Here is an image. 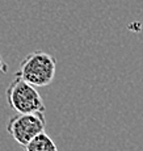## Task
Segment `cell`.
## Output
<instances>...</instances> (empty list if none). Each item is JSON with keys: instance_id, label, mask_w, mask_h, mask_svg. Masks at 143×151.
<instances>
[{"instance_id": "3", "label": "cell", "mask_w": 143, "mask_h": 151, "mask_svg": "<svg viewBox=\"0 0 143 151\" xmlns=\"http://www.w3.org/2000/svg\"><path fill=\"white\" fill-rule=\"evenodd\" d=\"M45 112L17 113L8 121L7 132L22 147L37 134L45 132Z\"/></svg>"}, {"instance_id": "1", "label": "cell", "mask_w": 143, "mask_h": 151, "mask_svg": "<svg viewBox=\"0 0 143 151\" xmlns=\"http://www.w3.org/2000/svg\"><path fill=\"white\" fill-rule=\"evenodd\" d=\"M57 59L45 51H33L20 63L16 75L34 87H46L55 78Z\"/></svg>"}, {"instance_id": "5", "label": "cell", "mask_w": 143, "mask_h": 151, "mask_svg": "<svg viewBox=\"0 0 143 151\" xmlns=\"http://www.w3.org/2000/svg\"><path fill=\"white\" fill-rule=\"evenodd\" d=\"M7 72H8V65L3 59L1 55H0V74H7Z\"/></svg>"}, {"instance_id": "2", "label": "cell", "mask_w": 143, "mask_h": 151, "mask_svg": "<svg viewBox=\"0 0 143 151\" xmlns=\"http://www.w3.org/2000/svg\"><path fill=\"white\" fill-rule=\"evenodd\" d=\"M8 105L17 113L45 112L46 106L37 87L32 86L20 76L14 75V79L5 91Z\"/></svg>"}, {"instance_id": "4", "label": "cell", "mask_w": 143, "mask_h": 151, "mask_svg": "<svg viewBox=\"0 0 143 151\" xmlns=\"http://www.w3.org/2000/svg\"><path fill=\"white\" fill-rule=\"evenodd\" d=\"M24 151H58V147L47 133L42 132L22 146Z\"/></svg>"}]
</instances>
